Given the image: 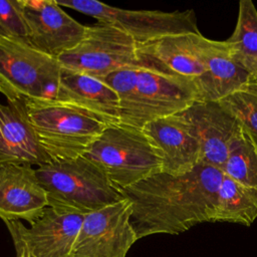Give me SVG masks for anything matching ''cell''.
Wrapping results in <instances>:
<instances>
[{
  "mask_svg": "<svg viewBox=\"0 0 257 257\" xmlns=\"http://www.w3.org/2000/svg\"><path fill=\"white\" fill-rule=\"evenodd\" d=\"M57 59L62 69L98 79L125 67L142 65L133 37L106 24L86 26L80 42Z\"/></svg>",
  "mask_w": 257,
  "mask_h": 257,
  "instance_id": "52a82bcc",
  "label": "cell"
},
{
  "mask_svg": "<svg viewBox=\"0 0 257 257\" xmlns=\"http://www.w3.org/2000/svg\"><path fill=\"white\" fill-rule=\"evenodd\" d=\"M0 37L27 40L28 27L21 0H0Z\"/></svg>",
  "mask_w": 257,
  "mask_h": 257,
  "instance_id": "603a6c76",
  "label": "cell"
},
{
  "mask_svg": "<svg viewBox=\"0 0 257 257\" xmlns=\"http://www.w3.org/2000/svg\"><path fill=\"white\" fill-rule=\"evenodd\" d=\"M48 207L47 194L31 166L0 167V218L31 223Z\"/></svg>",
  "mask_w": 257,
  "mask_h": 257,
  "instance_id": "2e32d148",
  "label": "cell"
},
{
  "mask_svg": "<svg viewBox=\"0 0 257 257\" xmlns=\"http://www.w3.org/2000/svg\"><path fill=\"white\" fill-rule=\"evenodd\" d=\"M178 114L200 146L201 163L222 171L239 127L236 119L217 100H197Z\"/></svg>",
  "mask_w": 257,
  "mask_h": 257,
  "instance_id": "4fadbf2b",
  "label": "cell"
},
{
  "mask_svg": "<svg viewBox=\"0 0 257 257\" xmlns=\"http://www.w3.org/2000/svg\"><path fill=\"white\" fill-rule=\"evenodd\" d=\"M85 158L98 166L120 191L162 172V158L142 128L108 124L86 149Z\"/></svg>",
  "mask_w": 257,
  "mask_h": 257,
  "instance_id": "277c9868",
  "label": "cell"
},
{
  "mask_svg": "<svg viewBox=\"0 0 257 257\" xmlns=\"http://www.w3.org/2000/svg\"><path fill=\"white\" fill-rule=\"evenodd\" d=\"M217 101L257 147V82L250 80Z\"/></svg>",
  "mask_w": 257,
  "mask_h": 257,
  "instance_id": "7402d4cb",
  "label": "cell"
},
{
  "mask_svg": "<svg viewBox=\"0 0 257 257\" xmlns=\"http://www.w3.org/2000/svg\"><path fill=\"white\" fill-rule=\"evenodd\" d=\"M61 7L71 8L90 16L99 24L111 25L127 33L137 43H144L163 36L201 33L194 10L162 12L127 10L100 3L95 0L57 1Z\"/></svg>",
  "mask_w": 257,
  "mask_h": 257,
  "instance_id": "ba28073f",
  "label": "cell"
},
{
  "mask_svg": "<svg viewBox=\"0 0 257 257\" xmlns=\"http://www.w3.org/2000/svg\"><path fill=\"white\" fill-rule=\"evenodd\" d=\"M234 60L252 77L257 74V9L251 0H241L236 27L226 40Z\"/></svg>",
  "mask_w": 257,
  "mask_h": 257,
  "instance_id": "ffe728a7",
  "label": "cell"
},
{
  "mask_svg": "<svg viewBox=\"0 0 257 257\" xmlns=\"http://www.w3.org/2000/svg\"><path fill=\"white\" fill-rule=\"evenodd\" d=\"M28 27V42L54 57L73 48L86 26L70 17L56 0H21Z\"/></svg>",
  "mask_w": 257,
  "mask_h": 257,
  "instance_id": "7c38bea8",
  "label": "cell"
},
{
  "mask_svg": "<svg viewBox=\"0 0 257 257\" xmlns=\"http://www.w3.org/2000/svg\"><path fill=\"white\" fill-rule=\"evenodd\" d=\"M85 214L48 206L26 227L21 221L4 222L31 257H71Z\"/></svg>",
  "mask_w": 257,
  "mask_h": 257,
  "instance_id": "8fae6325",
  "label": "cell"
},
{
  "mask_svg": "<svg viewBox=\"0 0 257 257\" xmlns=\"http://www.w3.org/2000/svg\"><path fill=\"white\" fill-rule=\"evenodd\" d=\"M51 161L31 124L26 100L7 98L5 104L0 102V167L37 168Z\"/></svg>",
  "mask_w": 257,
  "mask_h": 257,
  "instance_id": "5bb4252c",
  "label": "cell"
},
{
  "mask_svg": "<svg viewBox=\"0 0 257 257\" xmlns=\"http://www.w3.org/2000/svg\"><path fill=\"white\" fill-rule=\"evenodd\" d=\"M48 206L88 214L123 199L105 173L84 156L35 169Z\"/></svg>",
  "mask_w": 257,
  "mask_h": 257,
  "instance_id": "3957f363",
  "label": "cell"
},
{
  "mask_svg": "<svg viewBox=\"0 0 257 257\" xmlns=\"http://www.w3.org/2000/svg\"><path fill=\"white\" fill-rule=\"evenodd\" d=\"M58 59L21 38L0 37V92L7 98L55 100Z\"/></svg>",
  "mask_w": 257,
  "mask_h": 257,
  "instance_id": "5b68a950",
  "label": "cell"
},
{
  "mask_svg": "<svg viewBox=\"0 0 257 257\" xmlns=\"http://www.w3.org/2000/svg\"><path fill=\"white\" fill-rule=\"evenodd\" d=\"M252 80H254V81H256V82H257V74L255 75V77H254Z\"/></svg>",
  "mask_w": 257,
  "mask_h": 257,
  "instance_id": "d4e9b609",
  "label": "cell"
},
{
  "mask_svg": "<svg viewBox=\"0 0 257 257\" xmlns=\"http://www.w3.org/2000/svg\"><path fill=\"white\" fill-rule=\"evenodd\" d=\"M55 100L84 111L107 125L120 123L118 95L106 82L93 76L61 68Z\"/></svg>",
  "mask_w": 257,
  "mask_h": 257,
  "instance_id": "e0dca14e",
  "label": "cell"
},
{
  "mask_svg": "<svg viewBox=\"0 0 257 257\" xmlns=\"http://www.w3.org/2000/svg\"><path fill=\"white\" fill-rule=\"evenodd\" d=\"M222 172L240 184L257 189V147L240 125Z\"/></svg>",
  "mask_w": 257,
  "mask_h": 257,
  "instance_id": "44dd1931",
  "label": "cell"
},
{
  "mask_svg": "<svg viewBox=\"0 0 257 257\" xmlns=\"http://www.w3.org/2000/svg\"><path fill=\"white\" fill-rule=\"evenodd\" d=\"M204 38L201 33H183L137 43L140 63L195 82L200 88L203 100H213L203 54Z\"/></svg>",
  "mask_w": 257,
  "mask_h": 257,
  "instance_id": "9c48e42d",
  "label": "cell"
},
{
  "mask_svg": "<svg viewBox=\"0 0 257 257\" xmlns=\"http://www.w3.org/2000/svg\"><path fill=\"white\" fill-rule=\"evenodd\" d=\"M142 130L162 158V172L180 176L201 163L200 146L178 113L152 120Z\"/></svg>",
  "mask_w": 257,
  "mask_h": 257,
  "instance_id": "9a60e30c",
  "label": "cell"
},
{
  "mask_svg": "<svg viewBox=\"0 0 257 257\" xmlns=\"http://www.w3.org/2000/svg\"><path fill=\"white\" fill-rule=\"evenodd\" d=\"M12 239H13L15 249H16V257H31L27 248L19 239H17V238H12Z\"/></svg>",
  "mask_w": 257,
  "mask_h": 257,
  "instance_id": "cb8c5ba5",
  "label": "cell"
},
{
  "mask_svg": "<svg viewBox=\"0 0 257 257\" xmlns=\"http://www.w3.org/2000/svg\"><path fill=\"white\" fill-rule=\"evenodd\" d=\"M101 80L118 95L120 123L137 128L203 100L195 82L144 65L116 70Z\"/></svg>",
  "mask_w": 257,
  "mask_h": 257,
  "instance_id": "7a4b0ae2",
  "label": "cell"
},
{
  "mask_svg": "<svg viewBox=\"0 0 257 257\" xmlns=\"http://www.w3.org/2000/svg\"><path fill=\"white\" fill-rule=\"evenodd\" d=\"M203 54L212 87L213 100L221 99L252 80L251 75L232 57L226 40L219 41L205 37Z\"/></svg>",
  "mask_w": 257,
  "mask_h": 257,
  "instance_id": "ac0fdd59",
  "label": "cell"
},
{
  "mask_svg": "<svg viewBox=\"0 0 257 257\" xmlns=\"http://www.w3.org/2000/svg\"><path fill=\"white\" fill-rule=\"evenodd\" d=\"M29 119L52 161L83 156L107 124L56 100H26Z\"/></svg>",
  "mask_w": 257,
  "mask_h": 257,
  "instance_id": "8992f818",
  "label": "cell"
},
{
  "mask_svg": "<svg viewBox=\"0 0 257 257\" xmlns=\"http://www.w3.org/2000/svg\"><path fill=\"white\" fill-rule=\"evenodd\" d=\"M132 205L126 199L84 216L71 257H126L139 240L131 223Z\"/></svg>",
  "mask_w": 257,
  "mask_h": 257,
  "instance_id": "30bf717a",
  "label": "cell"
},
{
  "mask_svg": "<svg viewBox=\"0 0 257 257\" xmlns=\"http://www.w3.org/2000/svg\"><path fill=\"white\" fill-rule=\"evenodd\" d=\"M222 178L220 169L200 163L187 174L160 172L120 190L132 205L131 223L138 239L176 235L198 224L215 222Z\"/></svg>",
  "mask_w": 257,
  "mask_h": 257,
  "instance_id": "6da1fadb",
  "label": "cell"
},
{
  "mask_svg": "<svg viewBox=\"0 0 257 257\" xmlns=\"http://www.w3.org/2000/svg\"><path fill=\"white\" fill-rule=\"evenodd\" d=\"M257 218V189L245 186L223 173L215 222L250 226Z\"/></svg>",
  "mask_w": 257,
  "mask_h": 257,
  "instance_id": "d6986e66",
  "label": "cell"
}]
</instances>
